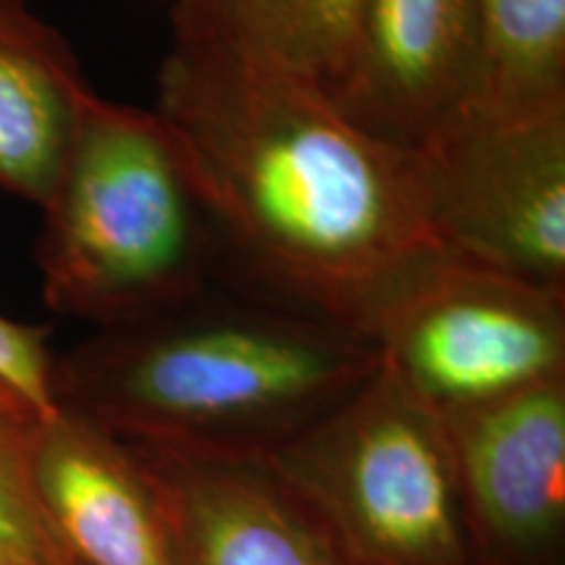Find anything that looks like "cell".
<instances>
[{
	"label": "cell",
	"instance_id": "15",
	"mask_svg": "<svg viewBox=\"0 0 565 565\" xmlns=\"http://www.w3.org/2000/svg\"><path fill=\"white\" fill-rule=\"evenodd\" d=\"M55 353L45 324H26L0 315V385L9 387L32 408L34 416H51Z\"/></svg>",
	"mask_w": 565,
	"mask_h": 565
},
{
	"label": "cell",
	"instance_id": "2",
	"mask_svg": "<svg viewBox=\"0 0 565 565\" xmlns=\"http://www.w3.org/2000/svg\"><path fill=\"white\" fill-rule=\"evenodd\" d=\"M380 366L356 333L207 294L55 356V408L141 450L265 461Z\"/></svg>",
	"mask_w": 565,
	"mask_h": 565
},
{
	"label": "cell",
	"instance_id": "14",
	"mask_svg": "<svg viewBox=\"0 0 565 565\" xmlns=\"http://www.w3.org/2000/svg\"><path fill=\"white\" fill-rule=\"evenodd\" d=\"M32 422L0 419V565H76L34 484Z\"/></svg>",
	"mask_w": 565,
	"mask_h": 565
},
{
	"label": "cell",
	"instance_id": "1",
	"mask_svg": "<svg viewBox=\"0 0 565 565\" xmlns=\"http://www.w3.org/2000/svg\"><path fill=\"white\" fill-rule=\"evenodd\" d=\"M152 113L207 212L217 270L244 296L370 341L398 288L443 254L412 150L288 71L173 34Z\"/></svg>",
	"mask_w": 565,
	"mask_h": 565
},
{
	"label": "cell",
	"instance_id": "10",
	"mask_svg": "<svg viewBox=\"0 0 565 565\" xmlns=\"http://www.w3.org/2000/svg\"><path fill=\"white\" fill-rule=\"evenodd\" d=\"M38 492L76 565H181L137 450L55 408L30 427Z\"/></svg>",
	"mask_w": 565,
	"mask_h": 565
},
{
	"label": "cell",
	"instance_id": "16",
	"mask_svg": "<svg viewBox=\"0 0 565 565\" xmlns=\"http://www.w3.org/2000/svg\"><path fill=\"white\" fill-rule=\"evenodd\" d=\"M0 419H40L17 393L0 385Z\"/></svg>",
	"mask_w": 565,
	"mask_h": 565
},
{
	"label": "cell",
	"instance_id": "3",
	"mask_svg": "<svg viewBox=\"0 0 565 565\" xmlns=\"http://www.w3.org/2000/svg\"><path fill=\"white\" fill-rule=\"evenodd\" d=\"M40 210L42 299L97 330L186 307L217 270L207 212L152 110L95 92Z\"/></svg>",
	"mask_w": 565,
	"mask_h": 565
},
{
	"label": "cell",
	"instance_id": "7",
	"mask_svg": "<svg viewBox=\"0 0 565 565\" xmlns=\"http://www.w3.org/2000/svg\"><path fill=\"white\" fill-rule=\"evenodd\" d=\"M482 565H561L565 377L445 419Z\"/></svg>",
	"mask_w": 565,
	"mask_h": 565
},
{
	"label": "cell",
	"instance_id": "11",
	"mask_svg": "<svg viewBox=\"0 0 565 565\" xmlns=\"http://www.w3.org/2000/svg\"><path fill=\"white\" fill-rule=\"evenodd\" d=\"M95 89L63 34L26 0H0V186L42 207Z\"/></svg>",
	"mask_w": 565,
	"mask_h": 565
},
{
	"label": "cell",
	"instance_id": "5",
	"mask_svg": "<svg viewBox=\"0 0 565 565\" xmlns=\"http://www.w3.org/2000/svg\"><path fill=\"white\" fill-rule=\"evenodd\" d=\"M366 338L424 406L450 419L565 377V294L437 254Z\"/></svg>",
	"mask_w": 565,
	"mask_h": 565
},
{
	"label": "cell",
	"instance_id": "12",
	"mask_svg": "<svg viewBox=\"0 0 565 565\" xmlns=\"http://www.w3.org/2000/svg\"><path fill=\"white\" fill-rule=\"evenodd\" d=\"M362 0H179L173 34L215 40L335 100Z\"/></svg>",
	"mask_w": 565,
	"mask_h": 565
},
{
	"label": "cell",
	"instance_id": "8",
	"mask_svg": "<svg viewBox=\"0 0 565 565\" xmlns=\"http://www.w3.org/2000/svg\"><path fill=\"white\" fill-rule=\"evenodd\" d=\"M477 0H362L333 105L372 137L414 150L471 97Z\"/></svg>",
	"mask_w": 565,
	"mask_h": 565
},
{
	"label": "cell",
	"instance_id": "13",
	"mask_svg": "<svg viewBox=\"0 0 565 565\" xmlns=\"http://www.w3.org/2000/svg\"><path fill=\"white\" fill-rule=\"evenodd\" d=\"M494 116L565 113V0H477L475 87Z\"/></svg>",
	"mask_w": 565,
	"mask_h": 565
},
{
	"label": "cell",
	"instance_id": "6",
	"mask_svg": "<svg viewBox=\"0 0 565 565\" xmlns=\"http://www.w3.org/2000/svg\"><path fill=\"white\" fill-rule=\"evenodd\" d=\"M412 160L437 249L565 294V113L508 118L463 103Z\"/></svg>",
	"mask_w": 565,
	"mask_h": 565
},
{
	"label": "cell",
	"instance_id": "4",
	"mask_svg": "<svg viewBox=\"0 0 565 565\" xmlns=\"http://www.w3.org/2000/svg\"><path fill=\"white\" fill-rule=\"evenodd\" d=\"M265 463L351 565H482L445 419L383 359Z\"/></svg>",
	"mask_w": 565,
	"mask_h": 565
},
{
	"label": "cell",
	"instance_id": "9",
	"mask_svg": "<svg viewBox=\"0 0 565 565\" xmlns=\"http://www.w3.org/2000/svg\"><path fill=\"white\" fill-rule=\"evenodd\" d=\"M134 450L181 565H351L265 461Z\"/></svg>",
	"mask_w": 565,
	"mask_h": 565
}]
</instances>
